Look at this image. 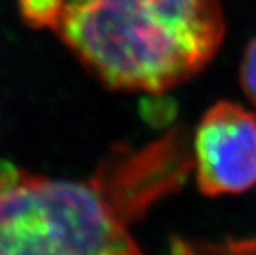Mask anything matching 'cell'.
Listing matches in <instances>:
<instances>
[{
	"label": "cell",
	"mask_w": 256,
	"mask_h": 255,
	"mask_svg": "<svg viewBox=\"0 0 256 255\" xmlns=\"http://www.w3.org/2000/svg\"><path fill=\"white\" fill-rule=\"evenodd\" d=\"M194 169L205 196L238 194L256 184V111L218 101L195 131Z\"/></svg>",
	"instance_id": "obj_3"
},
{
	"label": "cell",
	"mask_w": 256,
	"mask_h": 255,
	"mask_svg": "<svg viewBox=\"0 0 256 255\" xmlns=\"http://www.w3.org/2000/svg\"><path fill=\"white\" fill-rule=\"evenodd\" d=\"M64 5V0H18L22 19L26 25L36 30H56Z\"/></svg>",
	"instance_id": "obj_5"
},
{
	"label": "cell",
	"mask_w": 256,
	"mask_h": 255,
	"mask_svg": "<svg viewBox=\"0 0 256 255\" xmlns=\"http://www.w3.org/2000/svg\"><path fill=\"white\" fill-rule=\"evenodd\" d=\"M192 171L182 126L142 148L114 149L80 181L0 161V255H144L132 225Z\"/></svg>",
	"instance_id": "obj_1"
},
{
	"label": "cell",
	"mask_w": 256,
	"mask_h": 255,
	"mask_svg": "<svg viewBox=\"0 0 256 255\" xmlns=\"http://www.w3.org/2000/svg\"><path fill=\"white\" fill-rule=\"evenodd\" d=\"M240 83L244 95L256 108V37L244 50L242 67H240Z\"/></svg>",
	"instance_id": "obj_6"
},
{
	"label": "cell",
	"mask_w": 256,
	"mask_h": 255,
	"mask_svg": "<svg viewBox=\"0 0 256 255\" xmlns=\"http://www.w3.org/2000/svg\"><path fill=\"white\" fill-rule=\"evenodd\" d=\"M168 255H256V238H228L220 243L174 240Z\"/></svg>",
	"instance_id": "obj_4"
},
{
	"label": "cell",
	"mask_w": 256,
	"mask_h": 255,
	"mask_svg": "<svg viewBox=\"0 0 256 255\" xmlns=\"http://www.w3.org/2000/svg\"><path fill=\"white\" fill-rule=\"evenodd\" d=\"M55 32L108 88L157 95L210 63L225 19L220 0H70Z\"/></svg>",
	"instance_id": "obj_2"
}]
</instances>
